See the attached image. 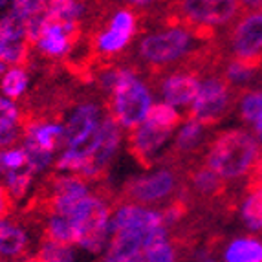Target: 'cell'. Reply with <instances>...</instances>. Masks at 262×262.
<instances>
[{"label": "cell", "instance_id": "obj_3", "mask_svg": "<svg viewBox=\"0 0 262 262\" xmlns=\"http://www.w3.org/2000/svg\"><path fill=\"white\" fill-rule=\"evenodd\" d=\"M160 170L147 176H136L127 180L116 191V206L132 204V206L149 207L162 211L169 204L182 196L184 191V169L176 165L160 163Z\"/></svg>", "mask_w": 262, "mask_h": 262}, {"label": "cell", "instance_id": "obj_27", "mask_svg": "<svg viewBox=\"0 0 262 262\" xmlns=\"http://www.w3.org/2000/svg\"><path fill=\"white\" fill-rule=\"evenodd\" d=\"M198 262H216V258L213 257V255H206V253H202V251H198Z\"/></svg>", "mask_w": 262, "mask_h": 262}, {"label": "cell", "instance_id": "obj_12", "mask_svg": "<svg viewBox=\"0 0 262 262\" xmlns=\"http://www.w3.org/2000/svg\"><path fill=\"white\" fill-rule=\"evenodd\" d=\"M103 116H101V106L96 101H83L75 106L74 114L70 116L68 123L64 125V147L70 141L77 140L79 136L86 134L92 130L96 125H99Z\"/></svg>", "mask_w": 262, "mask_h": 262}, {"label": "cell", "instance_id": "obj_14", "mask_svg": "<svg viewBox=\"0 0 262 262\" xmlns=\"http://www.w3.org/2000/svg\"><path fill=\"white\" fill-rule=\"evenodd\" d=\"M224 262H262V241L253 235L235 236L222 249Z\"/></svg>", "mask_w": 262, "mask_h": 262}, {"label": "cell", "instance_id": "obj_16", "mask_svg": "<svg viewBox=\"0 0 262 262\" xmlns=\"http://www.w3.org/2000/svg\"><path fill=\"white\" fill-rule=\"evenodd\" d=\"M28 66H9L0 77V90L8 99H20L28 88Z\"/></svg>", "mask_w": 262, "mask_h": 262}, {"label": "cell", "instance_id": "obj_19", "mask_svg": "<svg viewBox=\"0 0 262 262\" xmlns=\"http://www.w3.org/2000/svg\"><path fill=\"white\" fill-rule=\"evenodd\" d=\"M145 119L154 123V125H158V127L174 132V128L178 127L185 118H182V114L176 112L174 106L169 105V103H156V105L150 106L149 114H147Z\"/></svg>", "mask_w": 262, "mask_h": 262}, {"label": "cell", "instance_id": "obj_13", "mask_svg": "<svg viewBox=\"0 0 262 262\" xmlns=\"http://www.w3.org/2000/svg\"><path fill=\"white\" fill-rule=\"evenodd\" d=\"M260 70L262 64H258V62L242 61V59H235V57H229V59L222 61L219 68L222 77L238 92L253 86V83L260 75Z\"/></svg>", "mask_w": 262, "mask_h": 262}, {"label": "cell", "instance_id": "obj_17", "mask_svg": "<svg viewBox=\"0 0 262 262\" xmlns=\"http://www.w3.org/2000/svg\"><path fill=\"white\" fill-rule=\"evenodd\" d=\"M84 9H86V6L83 0H50L44 11L53 18L79 24L84 15Z\"/></svg>", "mask_w": 262, "mask_h": 262}, {"label": "cell", "instance_id": "obj_22", "mask_svg": "<svg viewBox=\"0 0 262 262\" xmlns=\"http://www.w3.org/2000/svg\"><path fill=\"white\" fill-rule=\"evenodd\" d=\"M15 211V198L9 194L8 187L0 184V220L11 219Z\"/></svg>", "mask_w": 262, "mask_h": 262}, {"label": "cell", "instance_id": "obj_4", "mask_svg": "<svg viewBox=\"0 0 262 262\" xmlns=\"http://www.w3.org/2000/svg\"><path fill=\"white\" fill-rule=\"evenodd\" d=\"M152 106L150 86L130 66H118L116 83L105 101V110L123 128L138 127Z\"/></svg>", "mask_w": 262, "mask_h": 262}, {"label": "cell", "instance_id": "obj_32", "mask_svg": "<svg viewBox=\"0 0 262 262\" xmlns=\"http://www.w3.org/2000/svg\"><path fill=\"white\" fill-rule=\"evenodd\" d=\"M260 9H262V8H260Z\"/></svg>", "mask_w": 262, "mask_h": 262}, {"label": "cell", "instance_id": "obj_23", "mask_svg": "<svg viewBox=\"0 0 262 262\" xmlns=\"http://www.w3.org/2000/svg\"><path fill=\"white\" fill-rule=\"evenodd\" d=\"M13 42H17V40L11 39V37L6 33L4 28L0 26V59H2V61H4V55H6V52H8V48ZM18 42H22V40H18Z\"/></svg>", "mask_w": 262, "mask_h": 262}, {"label": "cell", "instance_id": "obj_24", "mask_svg": "<svg viewBox=\"0 0 262 262\" xmlns=\"http://www.w3.org/2000/svg\"><path fill=\"white\" fill-rule=\"evenodd\" d=\"M242 11H253V9L262 8V0H238Z\"/></svg>", "mask_w": 262, "mask_h": 262}, {"label": "cell", "instance_id": "obj_20", "mask_svg": "<svg viewBox=\"0 0 262 262\" xmlns=\"http://www.w3.org/2000/svg\"><path fill=\"white\" fill-rule=\"evenodd\" d=\"M37 257L40 258V262H74V251L68 244L42 238Z\"/></svg>", "mask_w": 262, "mask_h": 262}, {"label": "cell", "instance_id": "obj_1", "mask_svg": "<svg viewBox=\"0 0 262 262\" xmlns=\"http://www.w3.org/2000/svg\"><path fill=\"white\" fill-rule=\"evenodd\" d=\"M262 150L253 132L246 128H229L211 136L202 162L231 184H241L260 163Z\"/></svg>", "mask_w": 262, "mask_h": 262}, {"label": "cell", "instance_id": "obj_28", "mask_svg": "<svg viewBox=\"0 0 262 262\" xmlns=\"http://www.w3.org/2000/svg\"><path fill=\"white\" fill-rule=\"evenodd\" d=\"M127 262H147L145 260V257H143V253H138V255H134V257H130Z\"/></svg>", "mask_w": 262, "mask_h": 262}, {"label": "cell", "instance_id": "obj_25", "mask_svg": "<svg viewBox=\"0 0 262 262\" xmlns=\"http://www.w3.org/2000/svg\"><path fill=\"white\" fill-rule=\"evenodd\" d=\"M156 0H127V4L130 6V8L138 9V8H147V6L154 4Z\"/></svg>", "mask_w": 262, "mask_h": 262}, {"label": "cell", "instance_id": "obj_5", "mask_svg": "<svg viewBox=\"0 0 262 262\" xmlns=\"http://www.w3.org/2000/svg\"><path fill=\"white\" fill-rule=\"evenodd\" d=\"M242 13L238 0H174L172 20L209 39L214 30L231 26Z\"/></svg>", "mask_w": 262, "mask_h": 262}, {"label": "cell", "instance_id": "obj_18", "mask_svg": "<svg viewBox=\"0 0 262 262\" xmlns=\"http://www.w3.org/2000/svg\"><path fill=\"white\" fill-rule=\"evenodd\" d=\"M35 172H37L35 167L31 165V163H26V165L20 167V169L9 170L8 174L4 176V185L8 187L9 194H11L15 200H18V198H22L26 194Z\"/></svg>", "mask_w": 262, "mask_h": 262}, {"label": "cell", "instance_id": "obj_9", "mask_svg": "<svg viewBox=\"0 0 262 262\" xmlns=\"http://www.w3.org/2000/svg\"><path fill=\"white\" fill-rule=\"evenodd\" d=\"M79 37L77 22H64L59 18H53L44 11L42 24L37 33V39L33 40L31 48H35L46 59H62L74 48L75 40Z\"/></svg>", "mask_w": 262, "mask_h": 262}, {"label": "cell", "instance_id": "obj_29", "mask_svg": "<svg viewBox=\"0 0 262 262\" xmlns=\"http://www.w3.org/2000/svg\"><path fill=\"white\" fill-rule=\"evenodd\" d=\"M11 2L13 0H0V9H6V8H11Z\"/></svg>", "mask_w": 262, "mask_h": 262}, {"label": "cell", "instance_id": "obj_21", "mask_svg": "<svg viewBox=\"0 0 262 262\" xmlns=\"http://www.w3.org/2000/svg\"><path fill=\"white\" fill-rule=\"evenodd\" d=\"M20 125V108L8 97H0V132Z\"/></svg>", "mask_w": 262, "mask_h": 262}, {"label": "cell", "instance_id": "obj_15", "mask_svg": "<svg viewBox=\"0 0 262 262\" xmlns=\"http://www.w3.org/2000/svg\"><path fill=\"white\" fill-rule=\"evenodd\" d=\"M236 108H238V116H241L242 123L253 127L262 118V88L251 86L242 90L238 101H236Z\"/></svg>", "mask_w": 262, "mask_h": 262}, {"label": "cell", "instance_id": "obj_6", "mask_svg": "<svg viewBox=\"0 0 262 262\" xmlns=\"http://www.w3.org/2000/svg\"><path fill=\"white\" fill-rule=\"evenodd\" d=\"M238 96L241 92L227 83L220 72L206 74L202 77L196 99L192 101L185 114V119H194L213 128L236 108Z\"/></svg>", "mask_w": 262, "mask_h": 262}, {"label": "cell", "instance_id": "obj_31", "mask_svg": "<svg viewBox=\"0 0 262 262\" xmlns=\"http://www.w3.org/2000/svg\"><path fill=\"white\" fill-rule=\"evenodd\" d=\"M44 2H46V4H48V2H50V0H44Z\"/></svg>", "mask_w": 262, "mask_h": 262}, {"label": "cell", "instance_id": "obj_8", "mask_svg": "<svg viewBox=\"0 0 262 262\" xmlns=\"http://www.w3.org/2000/svg\"><path fill=\"white\" fill-rule=\"evenodd\" d=\"M229 57L262 64V9L244 11L227 31Z\"/></svg>", "mask_w": 262, "mask_h": 262}, {"label": "cell", "instance_id": "obj_7", "mask_svg": "<svg viewBox=\"0 0 262 262\" xmlns=\"http://www.w3.org/2000/svg\"><path fill=\"white\" fill-rule=\"evenodd\" d=\"M200 83L202 75L185 62L160 75L149 77V86L158 96H162L163 103L172 106H191L198 96Z\"/></svg>", "mask_w": 262, "mask_h": 262}, {"label": "cell", "instance_id": "obj_30", "mask_svg": "<svg viewBox=\"0 0 262 262\" xmlns=\"http://www.w3.org/2000/svg\"><path fill=\"white\" fill-rule=\"evenodd\" d=\"M20 262H40V258L39 257H31V258H24V260H20Z\"/></svg>", "mask_w": 262, "mask_h": 262}, {"label": "cell", "instance_id": "obj_26", "mask_svg": "<svg viewBox=\"0 0 262 262\" xmlns=\"http://www.w3.org/2000/svg\"><path fill=\"white\" fill-rule=\"evenodd\" d=\"M127 260H128V258H119V257H114V255L106 253L99 262H127Z\"/></svg>", "mask_w": 262, "mask_h": 262}, {"label": "cell", "instance_id": "obj_2", "mask_svg": "<svg viewBox=\"0 0 262 262\" xmlns=\"http://www.w3.org/2000/svg\"><path fill=\"white\" fill-rule=\"evenodd\" d=\"M206 40V37L189 26L170 22L163 30L150 31L141 37L138 42V57L149 77H154L185 62L204 48L202 42Z\"/></svg>", "mask_w": 262, "mask_h": 262}, {"label": "cell", "instance_id": "obj_10", "mask_svg": "<svg viewBox=\"0 0 262 262\" xmlns=\"http://www.w3.org/2000/svg\"><path fill=\"white\" fill-rule=\"evenodd\" d=\"M170 134H172V130L158 127V125H154V123L145 119L138 127L128 130V136H127L128 152H130V156L134 158L141 167L150 169L158 149L169 140Z\"/></svg>", "mask_w": 262, "mask_h": 262}, {"label": "cell", "instance_id": "obj_11", "mask_svg": "<svg viewBox=\"0 0 262 262\" xmlns=\"http://www.w3.org/2000/svg\"><path fill=\"white\" fill-rule=\"evenodd\" d=\"M30 251V238L22 222H13V216L0 220V255L9 260L26 257Z\"/></svg>", "mask_w": 262, "mask_h": 262}]
</instances>
